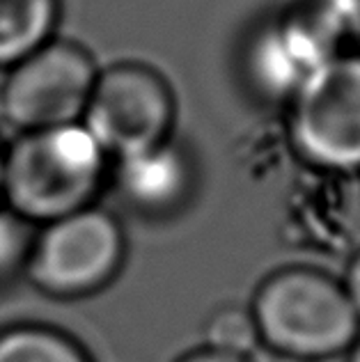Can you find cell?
<instances>
[{
	"mask_svg": "<svg viewBox=\"0 0 360 362\" xmlns=\"http://www.w3.org/2000/svg\"><path fill=\"white\" fill-rule=\"evenodd\" d=\"M83 124L106 154L124 158L166 142L173 99L149 69L122 64L97 76Z\"/></svg>",
	"mask_w": 360,
	"mask_h": 362,
	"instance_id": "6",
	"label": "cell"
},
{
	"mask_svg": "<svg viewBox=\"0 0 360 362\" xmlns=\"http://www.w3.org/2000/svg\"><path fill=\"white\" fill-rule=\"evenodd\" d=\"M0 362H90L69 337L44 326L0 330Z\"/></svg>",
	"mask_w": 360,
	"mask_h": 362,
	"instance_id": "10",
	"label": "cell"
},
{
	"mask_svg": "<svg viewBox=\"0 0 360 362\" xmlns=\"http://www.w3.org/2000/svg\"><path fill=\"white\" fill-rule=\"evenodd\" d=\"M339 37L312 12L294 14L262 33L252 49V74L264 90L276 97H296L298 90L330 58Z\"/></svg>",
	"mask_w": 360,
	"mask_h": 362,
	"instance_id": "7",
	"label": "cell"
},
{
	"mask_svg": "<svg viewBox=\"0 0 360 362\" xmlns=\"http://www.w3.org/2000/svg\"><path fill=\"white\" fill-rule=\"evenodd\" d=\"M294 145L310 163L360 170V55L337 53L294 97Z\"/></svg>",
	"mask_w": 360,
	"mask_h": 362,
	"instance_id": "5",
	"label": "cell"
},
{
	"mask_svg": "<svg viewBox=\"0 0 360 362\" xmlns=\"http://www.w3.org/2000/svg\"><path fill=\"white\" fill-rule=\"evenodd\" d=\"M124 236L106 211L85 206L46 223L25 259L28 278L53 296H81L103 287L122 264Z\"/></svg>",
	"mask_w": 360,
	"mask_h": 362,
	"instance_id": "4",
	"label": "cell"
},
{
	"mask_svg": "<svg viewBox=\"0 0 360 362\" xmlns=\"http://www.w3.org/2000/svg\"><path fill=\"white\" fill-rule=\"evenodd\" d=\"M120 190L143 211H168L186 195V158L168 142L120 158Z\"/></svg>",
	"mask_w": 360,
	"mask_h": 362,
	"instance_id": "8",
	"label": "cell"
},
{
	"mask_svg": "<svg viewBox=\"0 0 360 362\" xmlns=\"http://www.w3.org/2000/svg\"><path fill=\"white\" fill-rule=\"evenodd\" d=\"M106 151L83 122L25 131L5 147L3 199L25 223H53L90 204Z\"/></svg>",
	"mask_w": 360,
	"mask_h": 362,
	"instance_id": "1",
	"label": "cell"
},
{
	"mask_svg": "<svg viewBox=\"0 0 360 362\" xmlns=\"http://www.w3.org/2000/svg\"><path fill=\"white\" fill-rule=\"evenodd\" d=\"M352 362H360V344H358V346H356V351H354Z\"/></svg>",
	"mask_w": 360,
	"mask_h": 362,
	"instance_id": "16",
	"label": "cell"
},
{
	"mask_svg": "<svg viewBox=\"0 0 360 362\" xmlns=\"http://www.w3.org/2000/svg\"><path fill=\"white\" fill-rule=\"evenodd\" d=\"M184 362H245L241 356H232V354H223V351H216V349H207L195 354L191 358H186Z\"/></svg>",
	"mask_w": 360,
	"mask_h": 362,
	"instance_id": "14",
	"label": "cell"
},
{
	"mask_svg": "<svg viewBox=\"0 0 360 362\" xmlns=\"http://www.w3.org/2000/svg\"><path fill=\"white\" fill-rule=\"evenodd\" d=\"M97 69L71 42H46L9 66L0 85V112L21 133L81 122L92 97Z\"/></svg>",
	"mask_w": 360,
	"mask_h": 362,
	"instance_id": "3",
	"label": "cell"
},
{
	"mask_svg": "<svg viewBox=\"0 0 360 362\" xmlns=\"http://www.w3.org/2000/svg\"><path fill=\"white\" fill-rule=\"evenodd\" d=\"M260 337L294 358H328L354 344L360 317L344 287L315 271H282L252 305Z\"/></svg>",
	"mask_w": 360,
	"mask_h": 362,
	"instance_id": "2",
	"label": "cell"
},
{
	"mask_svg": "<svg viewBox=\"0 0 360 362\" xmlns=\"http://www.w3.org/2000/svg\"><path fill=\"white\" fill-rule=\"evenodd\" d=\"M33 239L28 223L9 209H0V282L9 278L18 266H25Z\"/></svg>",
	"mask_w": 360,
	"mask_h": 362,
	"instance_id": "12",
	"label": "cell"
},
{
	"mask_svg": "<svg viewBox=\"0 0 360 362\" xmlns=\"http://www.w3.org/2000/svg\"><path fill=\"white\" fill-rule=\"evenodd\" d=\"M3 165H5V145L0 142V199H3Z\"/></svg>",
	"mask_w": 360,
	"mask_h": 362,
	"instance_id": "15",
	"label": "cell"
},
{
	"mask_svg": "<svg viewBox=\"0 0 360 362\" xmlns=\"http://www.w3.org/2000/svg\"><path fill=\"white\" fill-rule=\"evenodd\" d=\"M58 0H0V69L21 62L51 42Z\"/></svg>",
	"mask_w": 360,
	"mask_h": 362,
	"instance_id": "9",
	"label": "cell"
},
{
	"mask_svg": "<svg viewBox=\"0 0 360 362\" xmlns=\"http://www.w3.org/2000/svg\"><path fill=\"white\" fill-rule=\"evenodd\" d=\"M344 291H347L349 300H352L354 310L358 312V317H360V255L352 262V266H349L347 282H344Z\"/></svg>",
	"mask_w": 360,
	"mask_h": 362,
	"instance_id": "13",
	"label": "cell"
},
{
	"mask_svg": "<svg viewBox=\"0 0 360 362\" xmlns=\"http://www.w3.org/2000/svg\"><path fill=\"white\" fill-rule=\"evenodd\" d=\"M260 339L250 312L241 308H225L209 323V349L232 356H245Z\"/></svg>",
	"mask_w": 360,
	"mask_h": 362,
	"instance_id": "11",
	"label": "cell"
}]
</instances>
